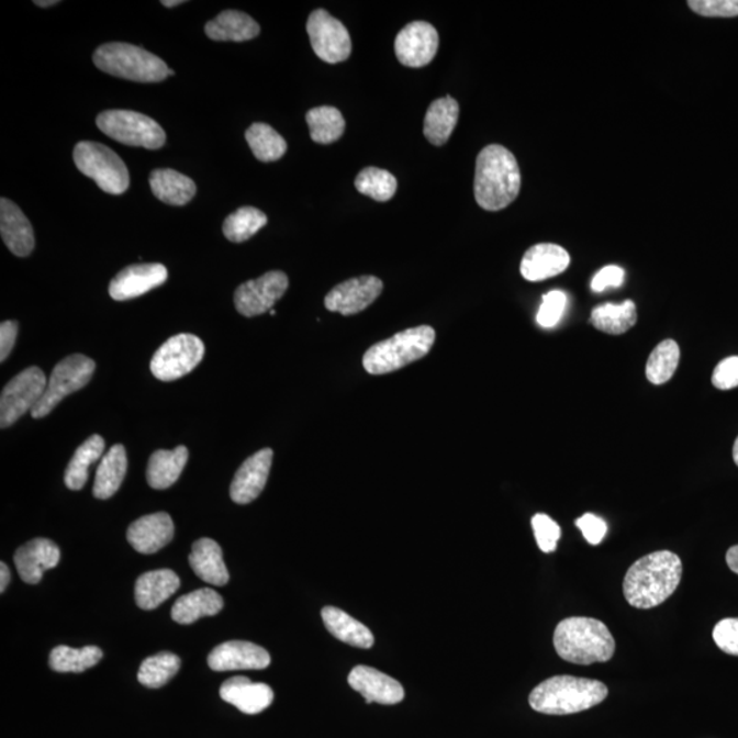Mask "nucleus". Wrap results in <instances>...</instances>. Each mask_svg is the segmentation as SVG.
I'll return each instance as SVG.
<instances>
[{
	"mask_svg": "<svg viewBox=\"0 0 738 738\" xmlns=\"http://www.w3.org/2000/svg\"><path fill=\"white\" fill-rule=\"evenodd\" d=\"M533 528L541 551L550 554L557 550L558 541L561 539V528L550 516L544 513L535 514Z\"/></svg>",
	"mask_w": 738,
	"mask_h": 738,
	"instance_id": "37998d69",
	"label": "nucleus"
},
{
	"mask_svg": "<svg viewBox=\"0 0 738 738\" xmlns=\"http://www.w3.org/2000/svg\"><path fill=\"white\" fill-rule=\"evenodd\" d=\"M312 142L332 144L344 136L346 122L338 109L322 105L308 111L305 116Z\"/></svg>",
	"mask_w": 738,
	"mask_h": 738,
	"instance_id": "e433bc0d",
	"label": "nucleus"
},
{
	"mask_svg": "<svg viewBox=\"0 0 738 738\" xmlns=\"http://www.w3.org/2000/svg\"><path fill=\"white\" fill-rule=\"evenodd\" d=\"M0 234L15 256H30L35 248V233L31 222L20 206L8 199L0 200Z\"/></svg>",
	"mask_w": 738,
	"mask_h": 738,
	"instance_id": "b1692460",
	"label": "nucleus"
},
{
	"mask_svg": "<svg viewBox=\"0 0 738 738\" xmlns=\"http://www.w3.org/2000/svg\"><path fill=\"white\" fill-rule=\"evenodd\" d=\"M439 47L438 31L426 21H415L395 37V55L401 65L423 67L434 60Z\"/></svg>",
	"mask_w": 738,
	"mask_h": 738,
	"instance_id": "4468645a",
	"label": "nucleus"
},
{
	"mask_svg": "<svg viewBox=\"0 0 738 738\" xmlns=\"http://www.w3.org/2000/svg\"><path fill=\"white\" fill-rule=\"evenodd\" d=\"M268 217L265 212L255 206H242L226 217L223 223V234L232 243L248 242L260 228L267 225Z\"/></svg>",
	"mask_w": 738,
	"mask_h": 738,
	"instance_id": "58836bf2",
	"label": "nucleus"
},
{
	"mask_svg": "<svg viewBox=\"0 0 738 738\" xmlns=\"http://www.w3.org/2000/svg\"><path fill=\"white\" fill-rule=\"evenodd\" d=\"M105 441L100 435H92L78 447L65 472L66 488L78 491L87 484L89 467L102 458Z\"/></svg>",
	"mask_w": 738,
	"mask_h": 738,
	"instance_id": "f704fd0d",
	"label": "nucleus"
},
{
	"mask_svg": "<svg viewBox=\"0 0 738 738\" xmlns=\"http://www.w3.org/2000/svg\"><path fill=\"white\" fill-rule=\"evenodd\" d=\"M313 52L327 64H340L350 57L351 41L348 30L327 10L313 11L306 22Z\"/></svg>",
	"mask_w": 738,
	"mask_h": 738,
	"instance_id": "f8f14e48",
	"label": "nucleus"
},
{
	"mask_svg": "<svg viewBox=\"0 0 738 738\" xmlns=\"http://www.w3.org/2000/svg\"><path fill=\"white\" fill-rule=\"evenodd\" d=\"M349 685L365 696L367 703L391 706L404 701L405 691L393 677L369 667H356L348 679Z\"/></svg>",
	"mask_w": 738,
	"mask_h": 738,
	"instance_id": "aec40b11",
	"label": "nucleus"
},
{
	"mask_svg": "<svg viewBox=\"0 0 738 738\" xmlns=\"http://www.w3.org/2000/svg\"><path fill=\"white\" fill-rule=\"evenodd\" d=\"M625 278V271L618 266H607L602 268L601 271L596 272V276L592 278L591 289L596 293L603 292L607 288H619L623 287Z\"/></svg>",
	"mask_w": 738,
	"mask_h": 738,
	"instance_id": "8fccbe9b",
	"label": "nucleus"
},
{
	"mask_svg": "<svg viewBox=\"0 0 738 738\" xmlns=\"http://www.w3.org/2000/svg\"><path fill=\"white\" fill-rule=\"evenodd\" d=\"M460 115V105L451 97L436 99L429 104L424 119V136L436 147L449 142Z\"/></svg>",
	"mask_w": 738,
	"mask_h": 738,
	"instance_id": "c756f323",
	"label": "nucleus"
},
{
	"mask_svg": "<svg viewBox=\"0 0 738 738\" xmlns=\"http://www.w3.org/2000/svg\"><path fill=\"white\" fill-rule=\"evenodd\" d=\"M567 303V294L561 292V290H551L550 293L545 294L544 303H541L538 316H536L539 326L545 328L557 326L563 316Z\"/></svg>",
	"mask_w": 738,
	"mask_h": 738,
	"instance_id": "c03bdc74",
	"label": "nucleus"
},
{
	"mask_svg": "<svg viewBox=\"0 0 738 738\" xmlns=\"http://www.w3.org/2000/svg\"><path fill=\"white\" fill-rule=\"evenodd\" d=\"M0 572H2V580H0V592H2L3 594L5 589H8L11 578L8 564H5L4 562L0 563Z\"/></svg>",
	"mask_w": 738,
	"mask_h": 738,
	"instance_id": "864d4df0",
	"label": "nucleus"
},
{
	"mask_svg": "<svg viewBox=\"0 0 738 738\" xmlns=\"http://www.w3.org/2000/svg\"><path fill=\"white\" fill-rule=\"evenodd\" d=\"M473 189L477 203L485 211H501L511 205L522 189L516 156L497 144L483 148L477 159Z\"/></svg>",
	"mask_w": 738,
	"mask_h": 738,
	"instance_id": "f03ea898",
	"label": "nucleus"
},
{
	"mask_svg": "<svg viewBox=\"0 0 738 738\" xmlns=\"http://www.w3.org/2000/svg\"><path fill=\"white\" fill-rule=\"evenodd\" d=\"M575 525L583 533L585 540L592 546L601 545L607 534L605 519L592 513H585L583 517L575 519Z\"/></svg>",
	"mask_w": 738,
	"mask_h": 738,
	"instance_id": "09e8293b",
	"label": "nucleus"
},
{
	"mask_svg": "<svg viewBox=\"0 0 738 738\" xmlns=\"http://www.w3.org/2000/svg\"><path fill=\"white\" fill-rule=\"evenodd\" d=\"M103 651L97 646L76 648L59 646L49 653V668L58 673H82L102 661Z\"/></svg>",
	"mask_w": 738,
	"mask_h": 738,
	"instance_id": "c9c22d12",
	"label": "nucleus"
},
{
	"mask_svg": "<svg viewBox=\"0 0 738 738\" xmlns=\"http://www.w3.org/2000/svg\"><path fill=\"white\" fill-rule=\"evenodd\" d=\"M569 265L570 255L562 246L538 244L525 251L519 272L529 282H540L567 271Z\"/></svg>",
	"mask_w": 738,
	"mask_h": 738,
	"instance_id": "4be33fe9",
	"label": "nucleus"
},
{
	"mask_svg": "<svg viewBox=\"0 0 738 738\" xmlns=\"http://www.w3.org/2000/svg\"><path fill=\"white\" fill-rule=\"evenodd\" d=\"M193 572L205 583L222 586L228 583L231 574L223 561L221 546L215 540L203 538L195 541L189 556Z\"/></svg>",
	"mask_w": 738,
	"mask_h": 738,
	"instance_id": "a878e982",
	"label": "nucleus"
},
{
	"mask_svg": "<svg viewBox=\"0 0 738 738\" xmlns=\"http://www.w3.org/2000/svg\"><path fill=\"white\" fill-rule=\"evenodd\" d=\"M682 562L677 554L656 551L637 559L624 579V596L630 606L648 611L662 605L681 583Z\"/></svg>",
	"mask_w": 738,
	"mask_h": 738,
	"instance_id": "f257e3e1",
	"label": "nucleus"
},
{
	"mask_svg": "<svg viewBox=\"0 0 738 738\" xmlns=\"http://www.w3.org/2000/svg\"><path fill=\"white\" fill-rule=\"evenodd\" d=\"M94 368V361L82 355H72L58 362L48 379L46 393L31 413L32 417H46L67 395L86 388Z\"/></svg>",
	"mask_w": 738,
	"mask_h": 738,
	"instance_id": "1a4fd4ad",
	"label": "nucleus"
},
{
	"mask_svg": "<svg viewBox=\"0 0 738 738\" xmlns=\"http://www.w3.org/2000/svg\"><path fill=\"white\" fill-rule=\"evenodd\" d=\"M713 639L720 651L738 657V618L720 619L714 626Z\"/></svg>",
	"mask_w": 738,
	"mask_h": 738,
	"instance_id": "a18cd8bd",
	"label": "nucleus"
},
{
	"mask_svg": "<svg viewBox=\"0 0 738 738\" xmlns=\"http://www.w3.org/2000/svg\"><path fill=\"white\" fill-rule=\"evenodd\" d=\"M554 648L563 661L581 667L611 661L615 640L602 620L590 617L564 618L554 631Z\"/></svg>",
	"mask_w": 738,
	"mask_h": 738,
	"instance_id": "7ed1b4c3",
	"label": "nucleus"
},
{
	"mask_svg": "<svg viewBox=\"0 0 738 738\" xmlns=\"http://www.w3.org/2000/svg\"><path fill=\"white\" fill-rule=\"evenodd\" d=\"M270 313H271V316H276V311L271 310Z\"/></svg>",
	"mask_w": 738,
	"mask_h": 738,
	"instance_id": "13d9d810",
	"label": "nucleus"
},
{
	"mask_svg": "<svg viewBox=\"0 0 738 738\" xmlns=\"http://www.w3.org/2000/svg\"><path fill=\"white\" fill-rule=\"evenodd\" d=\"M72 159L83 176L91 178L105 193H125L131 177L127 167L113 149L103 144L81 142L76 145Z\"/></svg>",
	"mask_w": 738,
	"mask_h": 738,
	"instance_id": "0eeeda50",
	"label": "nucleus"
},
{
	"mask_svg": "<svg viewBox=\"0 0 738 738\" xmlns=\"http://www.w3.org/2000/svg\"><path fill=\"white\" fill-rule=\"evenodd\" d=\"M272 458L271 449H262L250 456L239 467L231 485V496L234 502L238 505H246L261 494L270 477Z\"/></svg>",
	"mask_w": 738,
	"mask_h": 738,
	"instance_id": "a211bd4d",
	"label": "nucleus"
},
{
	"mask_svg": "<svg viewBox=\"0 0 738 738\" xmlns=\"http://www.w3.org/2000/svg\"><path fill=\"white\" fill-rule=\"evenodd\" d=\"M396 178L388 170L378 169V167H366L356 177L355 187L357 192L368 195V198L385 203L394 198L396 192Z\"/></svg>",
	"mask_w": 738,
	"mask_h": 738,
	"instance_id": "79ce46f5",
	"label": "nucleus"
},
{
	"mask_svg": "<svg viewBox=\"0 0 738 738\" xmlns=\"http://www.w3.org/2000/svg\"><path fill=\"white\" fill-rule=\"evenodd\" d=\"M734 460L736 462V466L738 467V436L734 446Z\"/></svg>",
	"mask_w": 738,
	"mask_h": 738,
	"instance_id": "4d7b16f0",
	"label": "nucleus"
},
{
	"mask_svg": "<svg viewBox=\"0 0 738 738\" xmlns=\"http://www.w3.org/2000/svg\"><path fill=\"white\" fill-rule=\"evenodd\" d=\"M221 697L248 715L260 714L273 702V692L262 682H251L248 677H232L223 682Z\"/></svg>",
	"mask_w": 738,
	"mask_h": 738,
	"instance_id": "5701e85b",
	"label": "nucleus"
},
{
	"mask_svg": "<svg viewBox=\"0 0 738 738\" xmlns=\"http://www.w3.org/2000/svg\"><path fill=\"white\" fill-rule=\"evenodd\" d=\"M726 563H728L731 572L738 574V545L730 547L728 552H726Z\"/></svg>",
	"mask_w": 738,
	"mask_h": 738,
	"instance_id": "603ef678",
	"label": "nucleus"
},
{
	"mask_svg": "<svg viewBox=\"0 0 738 738\" xmlns=\"http://www.w3.org/2000/svg\"><path fill=\"white\" fill-rule=\"evenodd\" d=\"M637 322L636 304L626 300L620 304L606 303L594 308L591 324L602 333L620 335L629 332Z\"/></svg>",
	"mask_w": 738,
	"mask_h": 738,
	"instance_id": "72a5a7b5",
	"label": "nucleus"
},
{
	"mask_svg": "<svg viewBox=\"0 0 738 738\" xmlns=\"http://www.w3.org/2000/svg\"><path fill=\"white\" fill-rule=\"evenodd\" d=\"M382 292L383 282L377 277L351 278L335 287L324 299V305L329 312L344 316L357 315L372 305Z\"/></svg>",
	"mask_w": 738,
	"mask_h": 738,
	"instance_id": "2eb2a0df",
	"label": "nucleus"
},
{
	"mask_svg": "<svg viewBox=\"0 0 738 738\" xmlns=\"http://www.w3.org/2000/svg\"><path fill=\"white\" fill-rule=\"evenodd\" d=\"M713 384L719 390L738 388V356L726 357L715 367Z\"/></svg>",
	"mask_w": 738,
	"mask_h": 738,
	"instance_id": "de8ad7c7",
	"label": "nucleus"
},
{
	"mask_svg": "<svg viewBox=\"0 0 738 738\" xmlns=\"http://www.w3.org/2000/svg\"><path fill=\"white\" fill-rule=\"evenodd\" d=\"M255 158L260 161H277L282 158L288 150V143L267 123H254L245 133Z\"/></svg>",
	"mask_w": 738,
	"mask_h": 738,
	"instance_id": "4c0bfd02",
	"label": "nucleus"
},
{
	"mask_svg": "<svg viewBox=\"0 0 738 738\" xmlns=\"http://www.w3.org/2000/svg\"><path fill=\"white\" fill-rule=\"evenodd\" d=\"M271 657L265 648L250 641H226L209 656V667L214 672L232 670H262L270 667Z\"/></svg>",
	"mask_w": 738,
	"mask_h": 738,
	"instance_id": "dca6fc26",
	"label": "nucleus"
},
{
	"mask_svg": "<svg viewBox=\"0 0 738 738\" xmlns=\"http://www.w3.org/2000/svg\"><path fill=\"white\" fill-rule=\"evenodd\" d=\"M48 379L38 367L24 369L4 385L0 396V426H13L26 412L35 410L46 393Z\"/></svg>",
	"mask_w": 738,
	"mask_h": 738,
	"instance_id": "9d476101",
	"label": "nucleus"
},
{
	"mask_svg": "<svg viewBox=\"0 0 738 738\" xmlns=\"http://www.w3.org/2000/svg\"><path fill=\"white\" fill-rule=\"evenodd\" d=\"M150 189L160 201L170 205H185L194 198L195 185L189 177L171 169L150 172Z\"/></svg>",
	"mask_w": 738,
	"mask_h": 738,
	"instance_id": "473e14b6",
	"label": "nucleus"
},
{
	"mask_svg": "<svg viewBox=\"0 0 738 738\" xmlns=\"http://www.w3.org/2000/svg\"><path fill=\"white\" fill-rule=\"evenodd\" d=\"M60 561V550L53 540L33 539L15 551L14 563L20 578L27 584L41 583L44 572Z\"/></svg>",
	"mask_w": 738,
	"mask_h": 738,
	"instance_id": "412c9836",
	"label": "nucleus"
},
{
	"mask_svg": "<svg viewBox=\"0 0 738 738\" xmlns=\"http://www.w3.org/2000/svg\"><path fill=\"white\" fill-rule=\"evenodd\" d=\"M225 606L223 597L215 590L200 589L183 595L171 608V618L177 624L190 625L203 617H212Z\"/></svg>",
	"mask_w": 738,
	"mask_h": 738,
	"instance_id": "c85d7f7f",
	"label": "nucleus"
},
{
	"mask_svg": "<svg viewBox=\"0 0 738 738\" xmlns=\"http://www.w3.org/2000/svg\"><path fill=\"white\" fill-rule=\"evenodd\" d=\"M127 541L139 554L158 552L175 538V523L165 512L136 519L127 529Z\"/></svg>",
	"mask_w": 738,
	"mask_h": 738,
	"instance_id": "6ab92c4d",
	"label": "nucleus"
},
{
	"mask_svg": "<svg viewBox=\"0 0 738 738\" xmlns=\"http://www.w3.org/2000/svg\"><path fill=\"white\" fill-rule=\"evenodd\" d=\"M181 669V659L172 652H160L145 659L138 670L139 684L158 690Z\"/></svg>",
	"mask_w": 738,
	"mask_h": 738,
	"instance_id": "ea45409f",
	"label": "nucleus"
},
{
	"mask_svg": "<svg viewBox=\"0 0 738 738\" xmlns=\"http://www.w3.org/2000/svg\"><path fill=\"white\" fill-rule=\"evenodd\" d=\"M97 125L105 136L131 147L159 149L166 144V133L159 123L136 111H104L98 115Z\"/></svg>",
	"mask_w": 738,
	"mask_h": 738,
	"instance_id": "6e6552de",
	"label": "nucleus"
},
{
	"mask_svg": "<svg viewBox=\"0 0 738 738\" xmlns=\"http://www.w3.org/2000/svg\"><path fill=\"white\" fill-rule=\"evenodd\" d=\"M93 64L108 75L136 82H159L175 76L156 55L127 43H108L93 54Z\"/></svg>",
	"mask_w": 738,
	"mask_h": 738,
	"instance_id": "423d86ee",
	"label": "nucleus"
},
{
	"mask_svg": "<svg viewBox=\"0 0 738 738\" xmlns=\"http://www.w3.org/2000/svg\"><path fill=\"white\" fill-rule=\"evenodd\" d=\"M260 26L250 15L226 10L205 25V35L214 42L243 43L259 36Z\"/></svg>",
	"mask_w": 738,
	"mask_h": 738,
	"instance_id": "bb28decb",
	"label": "nucleus"
},
{
	"mask_svg": "<svg viewBox=\"0 0 738 738\" xmlns=\"http://www.w3.org/2000/svg\"><path fill=\"white\" fill-rule=\"evenodd\" d=\"M19 323L14 321L3 322L0 326V361H5L14 348Z\"/></svg>",
	"mask_w": 738,
	"mask_h": 738,
	"instance_id": "3c124183",
	"label": "nucleus"
},
{
	"mask_svg": "<svg viewBox=\"0 0 738 738\" xmlns=\"http://www.w3.org/2000/svg\"><path fill=\"white\" fill-rule=\"evenodd\" d=\"M435 339L436 333L431 326L407 328L371 346L362 357V366L371 374L399 371L427 356Z\"/></svg>",
	"mask_w": 738,
	"mask_h": 738,
	"instance_id": "39448f33",
	"label": "nucleus"
},
{
	"mask_svg": "<svg viewBox=\"0 0 738 738\" xmlns=\"http://www.w3.org/2000/svg\"><path fill=\"white\" fill-rule=\"evenodd\" d=\"M322 618L329 634L346 642V645L359 648H371L373 646L372 631L360 620L350 617L348 613L340 611V608L324 607Z\"/></svg>",
	"mask_w": 738,
	"mask_h": 738,
	"instance_id": "2f4dec72",
	"label": "nucleus"
},
{
	"mask_svg": "<svg viewBox=\"0 0 738 738\" xmlns=\"http://www.w3.org/2000/svg\"><path fill=\"white\" fill-rule=\"evenodd\" d=\"M58 0H49V2H43V0H36L35 4L38 5V8H49V5H55L58 4Z\"/></svg>",
	"mask_w": 738,
	"mask_h": 738,
	"instance_id": "5fc2aeb1",
	"label": "nucleus"
},
{
	"mask_svg": "<svg viewBox=\"0 0 738 738\" xmlns=\"http://www.w3.org/2000/svg\"><path fill=\"white\" fill-rule=\"evenodd\" d=\"M203 340L193 334H178L166 340L150 360V372L164 382L181 379L203 360Z\"/></svg>",
	"mask_w": 738,
	"mask_h": 738,
	"instance_id": "9b49d317",
	"label": "nucleus"
},
{
	"mask_svg": "<svg viewBox=\"0 0 738 738\" xmlns=\"http://www.w3.org/2000/svg\"><path fill=\"white\" fill-rule=\"evenodd\" d=\"M189 451L185 446L175 450H158L149 458L147 482L154 490L170 489L187 466Z\"/></svg>",
	"mask_w": 738,
	"mask_h": 738,
	"instance_id": "cd10ccee",
	"label": "nucleus"
},
{
	"mask_svg": "<svg viewBox=\"0 0 738 738\" xmlns=\"http://www.w3.org/2000/svg\"><path fill=\"white\" fill-rule=\"evenodd\" d=\"M690 9L703 16H730L738 15V0H690Z\"/></svg>",
	"mask_w": 738,
	"mask_h": 738,
	"instance_id": "49530a36",
	"label": "nucleus"
},
{
	"mask_svg": "<svg viewBox=\"0 0 738 738\" xmlns=\"http://www.w3.org/2000/svg\"><path fill=\"white\" fill-rule=\"evenodd\" d=\"M167 268L159 262L128 266L111 281L109 293L115 301L136 299L159 288L167 281Z\"/></svg>",
	"mask_w": 738,
	"mask_h": 738,
	"instance_id": "f3484780",
	"label": "nucleus"
},
{
	"mask_svg": "<svg viewBox=\"0 0 738 738\" xmlns=\"http://www.w3.org/2000/svg\"><path fill=\"white\" fill-rule=\"evenodd\" d=\"M127 471V456L123 445H114L105 452L94 477L93 495L109 500L120 490Z\"/></svg>",
	"mask_w": 738,
	"mask_h": 738,
	"instance_id": "7c9ffc66",
	"label": "nucleus"
},
{
	"mask_svg": "<svg viewBox=\"0 0 738 738\" xmlns=\"http://www.w3.org/2000/svg\"><path fill=\"white\" fill-rule=\"evenodd\" d=\"M182 3V0H175V2H170V0H164V2H161V4L166 5V8H175V5Z\"/></svg>",
	"mask_w": 738,
	"mask_h": 738,
	"instance_id": "6e6d98bb",
	"label": "nucleus"
},
{
	"mask_svg": "<svg viewBox=\"0 0 738 738\" xmlns=\"http://www.w3.org/2000/svg\"><path fill=\"white\" fill-rule=\"evenodd\" d=\"M608 695L602 681L573 675H554L529 695V706L546 715H570L597 706Z\"/></svg>",
	"mask_w": 738,
	"mask_h": 738,
	"instance_id": "20e7f679",
	"label": "nucleus"
},
{
	"mask_svg": "<svg viewBox=\"0 0 738 738\" xmlns=\"http://www.w3.org/2000/svg\"><path fill=\"white\" fill-rule=\"evenodd\" d=\"M680 346L673 339L662 340L652 350L647 361V379L653 384H663L673 378L679 368Z\"/></svg>",
	"mask_w": 738,
	"mask_h": 738,
	"instance_id": "a19ab883",
	"label": "nucleus"
},
{
	"mask_svg": "<svg viewBox=\"0 0 738 738\" xmlns=\"http://www.w3.org/2000/svg\"><path fill=\"white\" fill-rule=\"evenodd\" d=\"M181 586V580L170 569L153 570L142 575L136 581V603L143 611H154L165 603Z\"/></svg>",
	"mask_w": 738,
	"mask_h": 738,
	"instance_id": "393cba45",
	"label": "nucleus"
},
{
	"mask_svg": "<svg viewBox=\"0 0 738 738\" xmlns=\"http://www.w3.org/2000/svg\"><path fill=\"white\" fill-rule=\"evenodd\" d=\"M289 288V278L282 271H270L238 287L234 305L245 317L262 315L272 310Z\"/></svg>",
	"mask_w": 738,
	"mask_h": 738,
	"instance_id": "ddd939ff",
	"label": "nucleus"
}]
</instances>
